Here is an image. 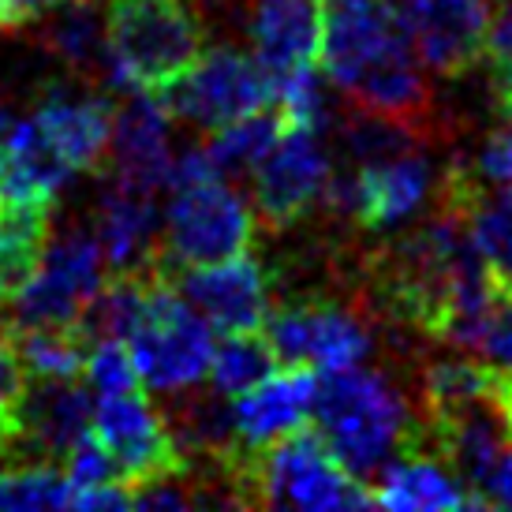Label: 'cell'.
<instances>
[{
	"label": "cell",
	"mask_w": 512,
	"mask_h": 512,
	"mask_svg": "<svg viewBox=\"0 0 512 512\" xmlns=\"http://www.w3.org/2000/svg\"><path fill=\"white\" fill-rule=\"evenodd\" d=\"M311 427L363 483L400 456H430L427 423H415L404 393L382 370H326L314 385Z\"/></svg>",
	"instance_id": "6da1fadb"
},
{
	"label": "cell",
	"mask_w": 512,
	"mask_h": 512,
	"mask_svg": "<svg viewBox=\"0 0 512 512\" xmlns=\"http://www.w3.org/2000/svg\"><path fill=\"white\" fill-rule=\"evenodd\" d=\"M217 468L232 505H270V509L374 505V490L344 468L329 449V441L307 423L258 449L236 441L225 456H217Z\"/></svg>",
	"instance_id": "7a4b0ae2"
},
{
	"label": "cell",
	"mask_w": 512,
	"mask_h": 512,
	"mask_svg": "<svg viewBox=\"0 0 512 512\" xmlns=\"http://www.w3.org/2000/svg\"><path fill=\"white\" fill-rule=\"evenodd\" d=\"M105 34L116 90L165 94L206 53V23L191 0H113Z\"/></svg>",
	"instance_id": "3957f363"
},
{
	"label": "cell",
	"mask_w": 512,
	"mask_h": 512,
	"mask_svg": "<svg viewBox=\"0 0 512 512\" xmlns=\"http://www.w3.org/2000/svg\"><path fill=\"white\" fill-rule=\"evenodd\" d=\"M172 202L165 217V255L176 266H214L247 255L255 240V214L225 184L206 146L187 150L172 169Z\"/></svg>",
	"instance_id": "277c9868"
},
{
	"label": "cell",
	"mask_w": 512,
	"mask_h": 512,
	"mask_svg": "<svg viewBox=\"0 0 512 512\" xmlns=\"http://www.w3.org/2000/svg\"><path fill=\"white\" fill-rule=\"evenodd\" d=\"M210 322L187 303L176 285L161 273L146 296L143 318L131 329L128 348L139 378L154 393H180L206 378L214 359Z\"/></svg>",
	"instance_id": "5b68a950"
},
{
	"label": "cell",
	"mask_w": 512,
	"mask_h": 512,
	"mask_svg": "<svg viewBox=\"0 0 512 512\" xmlns=\"http://www.w3.org/2000/svg\"><path fill=\"white\" fill-rule=\"evenodd\" d=\"M322 4V72L344 90V98L363 79L389 64L419 57L412 34L400 19L397 0H318Z\"/></svg>",
	"instance_id": "8992f818"
},
{
	"label": "cell",
	"mask_w": 512,
	"mask_h": 512,
	"mask_svg": "<svg viewBox=\"0 0 512 512\" xmlns=\"http://www.w3.org/2000/svg\"><path fill=\"white\" fill-rule=\"evenodd\" d=\"M157 98L165 101V109L176 120L214 135L232 120L270 109V101H277V79L258 57H247L232 45H217L210 53H202V60L180 83Z\"/></svg>",
	"instance_id": "52a82bcc"
},
{
	"label": "cell",
	"mask_w": 512,
	"mask_h": 512,
	"mask_svg": "<svg viewBox=\"0 0 512 512\" xmlns=\"http://www.w3.org/2000/svg\"><path fill=\"white\" fill-rule=\"evenodd\" d=\"M105 285L98 236L68 232L45 247L42 266L12 299V326H75Z\"/></svg>",
	"instance_id": "ba28073f"
},
{
	"label": "cell",
	"mask_w": 512,
	"mask_h": 512,
	"mask_svg": "<svg viewBox=\"0 0 512 512\" xmlns=\"http://www.w3.org/2000/svg\"><path fill=\"white\" fill-rule=\"evenodd\" d=\"M266 337L281 367L348 370L359 367L370 352V329L359 322V314L326 296L281 303L266 318Z\"/></svg>",
	"instance_id": "9c48e42d"
},
{
	"label": "cell",
	"mask_w": 512,
	"mask_h": 512,
	"mask_svg": "<svg viewBox=\"0 0 512 512\" xmlns=\"http://www.w3.org/2000/svg\"><path fill=\"white\" fill-rule=\"evenodd\" d=\"M94 434L109 449L120 479L139 490L150 483L180 479L187 471L184 449L169 423L154 412V404L139 397L135 389L128 393H101L94 404Z\"/></svg>",
	"instance_id": "30bf717a"
},
{
	"label": "cell",
	"mask_w": 512,
	"mask_h": 512,
	"mask_svg": "<svg viewBox=\"0 0 512 512\" xmlns=\"http://www.w3.org/2000/svg\"><path fill=\"white\" fill-rule=\"evenodd\" d=\"M161 273L176 292L217 329V333H251L266 329L270 318V273L251 255H236L214 266H176L161 251Z\"/></svg>",
	"instance_id": "8fae6325"
},
{
	"label": "cell",
	"mask_w": 512,
	"mask_h": 512,
	"mask_svg": "<svg viewBox=\"0 0 512 512\" xmlns=\"http://www.w3.org/2000/svg\"><path fill=\"white\" fill-rule=\"evenodd\" d=\"M329 157L318 143V131L285 128L270 154L251 172L255 206L270 228H292L322 202L329 180Z\"/></svg>",
	"instance_id": "7c38bea8"
},
{
	"label": "cell",
	"mask_w": 512,
	"mask_h": 512,
	"mask_svg": "<svg viewBox=\"0 0 512 512\" xmlns=\"http://www.w3.org/2000/svg\"><path fill=\"white\" fill-rule=\"evenodd\" d=\"M397 8L415 53L430 72L456 79L483 60V38L490 27L486 0H397Z\"/></svg>",
	"instance_id": "4fadbf2b"
},
{
	"label": "cell",
	"mask_w": 512,
	"mask_h": 512,
	"mask_svg": "<svg viewBox=\"0 0 512 512\" xmlns=\"http://www.w3.org/2000/svg\"><path fill=\"white\" fill-rule=\"evenodd\" d=\"M438 202L464 217L494 292L512 299V187L490 184L468 165H453L438 187Z\"/></svg>",
	"instance_id": "5bb4252c"
},
{
	"label": "cell",
	"mask_w": 512,
	"mask_h": 512,
	"mask_svg": "<svg viewBox=\"0 0 512 512\" xmlns=\"http://www.w3.org/2000/svg\"><path fill=\"white\" fill-rule=\"evenodd\" d=\"M169 120L172 113L165 109V101L143 90H135L116 109L113 143L105 157L113 184H124L143 195H157L161 187H169L172 169H176L169 146Z\"/></svg>",
	"instance_id": "9a60e30c"
},
{
	"label": "cell",
	"mask_w": 512,
	"mask_h": 512,
	"mask_svg": "<svg viewBox=\"0 0 512 512\" xmlns=\"http://www.w3.org/2000/svg\"><path fill=\"white\" fill-rule=\"evenodd\" d=\"M34 124L72 172H101L113 143L116 105L101 94H72L64 86H45Z\"/></svg>",
	"instance_id": "2e32d148"
},
{
	"label": "cell",
	"mask_w": 512,
	"mask_h": 512,
	"mask_svg": "<svg viewBox=\"0 0 512 512\" xmlns=\"http://www.w3.org/2000/svg\"><path fill=\"white\" fill-rule=\"evenodd\" d=\"M314 367H277L255 389L232 397V423L243 445H270L311 419L314 404Z\"/></svg>",
	"instance_id": "e0dca14e"
},
{
	"label": "cell",
	"mask_w": 512,
	"mask_h": 512,
	"mask_svg": "<svg viewBox=\"0 0 512 512\" xmlns=\"http://www.w3.org/2000/svg\"><path fill=\"white\" fill-rule=\"evenodd\" d=\"M72 169L60 161L34 120L0 116V206H53Z\"/></svg>",
	"instance_id": "ac0fdd59"
},
{
	"label": "cell",
	"mask_w": 512,
	"mask_h": 512,
	"mask_svg": "<svg viewBox=\"0 0 512 512\" xmlns=\"http://www.w3.org/2000/svg\"><path fill=\"white\" fill-rule=\"evenodd\" d=\"M27 453L34 464H64V456L94 430V404L68 382H34L19 400Z\"/></svg>",
	"instance_id": "d6986e66"
},
{
	"label": "cell",
	"mask_w": 512,
	"mask_h": 512,
	"mask_svg": "<svg viewBox=\"0 0 512 512\" xmlns=\"http://www.w3.org/2000/svg\"><path fill=\"white\" fill-rule=\"evenodd\" d=\"M98 243L109 273L146 270L154 266L165 240H161V217H157L154 195L131 191L124 184H109L98 206Z\"/></svg>",
	"instance_id": "ffe728a7"
},
{
	"label": "cell",
	"mask_w": 512,
	"mask_h": 512,
	"mask_svg": "<svg viewBox=\"0 0 512 512\" xmlns=\"http://www.w3.org/2000/svg\"><path fill=\"white\" fill-rule=\"evenodd\" d=\"M430 165L415 154H397L385 161H363L356 172V214L352 225L367 232L393 228L427 202L430 195Z\"/></svg>",
	"instance_id": "44dd1931"
},
{
	"label": "cell",
	"mask_w": 512,
	"mask_h": 512,
	"mask_svg": "<svg viewBox=\"0 0 512 512\" xmlns=\"http://www.w3.org/2000/svg\"><path fill=\"white\" fill-rule=\"evenodd\" d=\"M251 42L266 72L288 75L311 68L322 49V4L318 0H255Z\"/></svg>",
	"instance_id": "7402d4cb"
},
{
	"label": "cell",
	"mask_w": 512,
	"mask_h": 512,
	"mask_svg": "<svg viewBox=\"0 0 512 512\" xmlns=\"http://www.w3.org/2000/svg\"><path fill=\"white\" fill-rule=\"evenodd\" d=\"M374 505L393 512H430V509H483L464 479L438 456H400L378 475Z\"/></svg>",
	"instance_id": "603a6c76"
},
{
	"label": "cell",
	"mask_w": 512,
	"mask_h": 512,
	"mask_svg": "<svg viewBox=\"0 0 512 512\" xmlns=\"http://www.w3.org/2000/svg\"><path fill=\"white\" fill-rule=\"evenodd\" d=\"M42 42L57 53L72 72L83 79L113 86V53H109V34L94 0H72L60 4L57 19L42 30Z\"/></svg>",
	"instance_id": "cb8c5ba5"
},
{
	"label": "cell",
	"mask_w": 512,
	"mask_h": 512,
	"mask_svg": "<svg viewBox=\"0 0 512 512\" xmlns=\"http://www.w3.org/2000/svg\"><path fill=\"white\" fill-rule=\"evenodd\" d=\"M53 206H0V311L12 303L42 266L53 228Z\"/></svg>",
	"instance_id": "d4e9b609"
},
{
	"label": "cell",
	"mask_w": 512,
	"mask_h": 512,
	"mask_svg": "<svg viewBox=\"0 0 512 512\" xmlns=\"http://www.w3.org/2000/svg\"><path fill=\"white\" fill-rule=\"evenodd\" d=\"M12 344L30 382H75L83 378L86 356H90V333L83 322L75 326H12Z\"/></svg>",
	"instance_id": "484cf974"
},
{
	"label": "cell",
	"mask_w": 512,
	"mask_h": 512,
	"mask_svg": "<svg viewBox=\"0 0 512 512\" xmlns=\"http://www.w3.org/2000/svg\"><path fill=\"white\" fill-rule=\"evenodd\" d=\"M281 367V359L273 352L266 329H251V333H225V341L214 344V359H210V389L217 397H240L247 389H255L262 378H270Z\"/></svg>",
	"instance_id": "4316f807"
},
{
	"label": "cell",
	"mask_w": 512,
	"mask_h": 512,
	"mask_svg": "<svg viewBox=\"0 0 512 512\" xmlns=\"http://www.w3.org/2000/svg\"><path fill=\"white\" fill-rule=\"evenodd\" d=\"M285 131V120L281 113H258L243 116V120H232L225 128H217L206 143V154L217 165L221 176H251L258 169V161L270 154L277 139Z\"/></svg>",
	"instance_id": "83f0119b"
},
{
	"label": "cell",
	"mask_w": 512,
	"mask_h": 512,
	"mask_svg": "<svg viewBox=\"0 0 512 512\" xmlns=\"http://www.w3.org/2000/svg\"><path fill=\"white\" fill-rule=\"evenodd\" d=\"M494 363L438 359L423 370V419H441L494 393Z\"/></svg>",
	"instance_id": "f1b7e54d"
},
{
	"label": "cell",
	"mask_w": 512,
	"mask_h": 512,
	"mask_svg": "<svg viewBox=\"0 0 512 512\" xmlns=\"http://www.w3.org/2000/svg\"><path fill=\"white\" fill-rule=\"evenodd\" d=\"M75 486L57 464H15L0 471V512L64 509L72 505Z\"/></svg>",
	"instance_id": "f546056e"
},
{
	"label": "cell",
	"mask_w": 512,
	"mask_h": 512,
	"mask_svg": "<svg viewBox=\"0 0 512 512\" xmlns=\"http://www.w3.org/2000/svg\"><path fill=\"white\" fill-rule=\"evenodd\" d=\"M277 113L285 120V128L322 131L326 101H322V86H318L311 68H296V72L288 75H277Z\"/></svg>",
	"instance_id": "4dcf8cb0"
},
{
	"label": "cell",
	"mask_w": 512,
	"mask_h": 512,
	"mask_svg": "<svg viewBox=\"0 0 512 512\" xmlns=\"http://www.w3.org/2000/svg\"><path fill=\"white\" fill-rule=\"evenodd\" d=\"M83 378L90 382V389H94L98 397L101 393H128V389H139V385H143L128 341H113V337L90 344Z\"/></svg>",
	"instance_id": "1f68e13d"
},
{
	"label": "cell",
	"mask_w": 512,
	"mask_h": 512,
	"mask_svg": "<svg viewBox=\"0 0 512 512\" xmlns=\"http://www.w3.org/2000/svg\"><path fill=\"white\" fill-rule=\"evenodd\" d=\"M483 64L494 79V90L512 86V4H505L498 15H490L483 38Z\"/></svg>",
	"instance_id": "d6a6232c"
},
{
	"label": "cell",
	"mask_w": 512,
	"mask_h": 512,
	"mask_svg": "<svg viewBox=\"0 0 512 512\" xmlns=\"http://www.w3.org/2000/svg\"><path fill=\"white\" fill-rule=\"evenodd\" d=\"M475 172L490 180V184H509L512 187V124L486 135L483 150H479V165Z\"/></svg>",
	"instance_id": "836d02e7"
},
{
	"label": "cell",
	"mask_w": 512,
	"mask_h": 512,
	"mask_svg": "<svg viewBox=\"0 0 512 512\" xmlns=\"http://www.w3.org/2000/svg\"><path fill=\"white\" fill-rule=\"evenodd\" d=\"M483 352L490 363L512 370V299H498L490 329H486L483 337Z\"/></svg>",
	"instance_id": "e575fe53"
},
{
	"label": "cell",
	"mask_w": 512,
	"mask_h": 512,
	"mask_svg": "<svg viewBox=\"0 0 512 512\" xmlns=\"http://www.w3.org/2000/svg\"><path fill=\"white\" fill-rule=\"evenodd\" d=\"M72 509H135V490L128 483H98L79 486L72 494Z\"/></svg>",
	"instance_id": "d590c367"
},
{
	"label": "cell",
	"mask_w": 512,
	"mask_h": 512,
	"mask_svg": "<svg viewBox=\"0 0 512 512\" xmlns=\"http://www.w3.org/2000/svg\"><path fill=\"white\" fill-rule=\"evenodd\" d=\"M27 430H23V412H19V400L0 397V460H12V464H27Z\"/></svg>",
	"instance_id": "8d00e7d4"
},
{
	"label": "cell",
	"mask_w": 512,
	"mask_h": 512,
	"mask_svg": "<svg viewBox=\"0 0 512 512\" xmlns=\"http://www.w3.org/2000/svg\"><path fill=\"white\" fill-rule=\"evenodd\" d=\"M494 367H498V363H494ZM494 397H498V408L512 430V370L509 367H498V374H494Z\"/></svg>",
	"instance_id": "74e56055"
},
{
	"label": "cell",
	"mask_w": 512,
	"mask_h": 512,
	"mask_svg": "<svg viewBox=\"0 0 512 512\" xmlns=\"http://www.w3.org/2000/svg\"><path fill=\"white\" fill-rule=\"evenodd\" d=\"M494 94H498V109H501V116H505V120L512 124V86H498Z\"/></svg>",
	"instance_id": "f35d334b"
},
{
	"label": "cell",
	"mask_w": 512,
	"mask_h": 512,
	"mask_svg": "<svg viewBox=\"0 0 512 512\" xmlns=\"http://www.w3.org/2000/svg\"><path fill=\"white\" fill-rule=\"evenodd\" d=\"M4 8H8V0H0V23H4Z\"/></svg>",
	"instance_id": "ab89813d"
}]
</instances>
